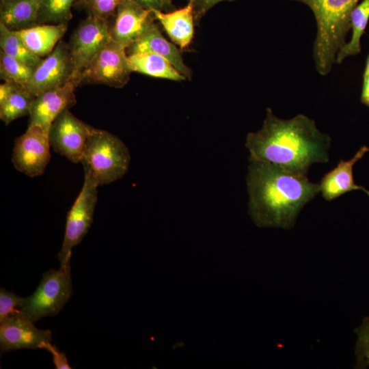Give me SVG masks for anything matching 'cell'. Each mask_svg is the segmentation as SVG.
<instances>
[{"label":"cell","instance_id":"30","mask_svg":"<svg viewBox=\"0 0 369 369\" xmlns=\"http://www.w3.org/2000/svg\"><path fill=\"white\" fill-rule=\"evenodd\" d=\"M193 5L195 22L198 24L206 13L215 5L221 1L235 0H191Z\"/></svg>","mask_w":369,"mask_h":369},{"label":"cell","instance_id":"28","mask_svg":"<svg viewBox=\"0 0 369 369\" xmlns=\"http://www.w3.org/2000/svg\"><path fill=\"white\" fill-rule=\"evenodd\" d=\"M23 298L5 288L0 289V321L9 315L18 312L19 307Z\"/></svg>","mask_w":369,"mask_h":369},{"label":"cell","instance_id":"1","mask_svg":"<svg viewBox=\"0 0 369 369\" xmlns=\"http://www.w3.org/2000/svg\"><path fill=\"white\" fill-rule=\"evenodd\" d=\"M331 139L317 128L314 120L299 114L289 120L266 109L262 128L247 134L249 161H263L307 174L314 163H327Z\"/></svg>","mask_w":369,"mask_h":369},{"label":"cell","instance_id":"23","mask_svg":"<svg viewBox=\"0 0 369 369\" xmlns=\"http://www.w3.org/2000/svg\"><path fill=\"white\" fill-rule=\"evenodd\" d=\"M0 46L6 55L36 68L42 58L32 53L23 40L14 33L0 23Z\"/></svg>","mask_w":369,"mask_h":369},{"label":"cell","instance_id":"4","mask_svg":"<svg viewBox=\"0 0 369 369\" xmlns=\"http://www.w3.org/2000/svg\"><path fill=\"white\" fill-rule=\"evenodd\" d=\"M129 150L115 135L92 128L87 139L81 163L98 186L121 178L130 164Z\"/></svg>","mask_w":369,"mask_h":369},{"label":"cell","instance_id":"19","mask_svg":"<svg viewBox=\"0 0 369 369\" xmlns=\"http://www.w3.org/2000/svg\"><path fill=\"white\" fill-rule=\"evenodd\" d=\"M42 0H0V23L11 31L38 25Z\"/></svg>","mask_w":369,"mask_h":369},{"label":"cell","instance_id":"22","mask_svg":"<svg viewBox=\"0 0 369 369\" xmlns=\"http://www.w3.org/2000/svg\"><path fill=\"white\" fill-rule=\"evenodd\" d=\"M35 97L26 87L14 84L9 94L0 101V118L6 124L29 114Z\"/></svg>","mask_w":369,"mask_h":369},{"label":"cell","instance_id":"15","mask_svg":"<svg viewBox=\"0 0 369 369\" xmlns=\"http://www.w3.org/2000/svg\"><path fill=\"white\" fill-rule=\"evenodd\" d=\"M126 49L129 55L144 52L158 54L167 59L187 79L191 78V70L184 63L180 51L163 37L154 21Z\"/></svg>","mask_w":369,"mask_h":369},{"label":"cell","instance_id":"10","mask_svg":"<svg viewBox=\"0 0 369 369\" xmlns=\"http://www.w3.org/2000/svg\"><path fill=\"white\" fill-rule=\"evenodd\" d=\"M92 128L66 109L59 113L50 127L51 147L72 163L81 162Z\"/></svg>","mask_w":369,"mask_h":369},{"label":"cell","instance_id":"26","mask_svg":"<svg viewBox=\"0 0 369 369\" xmlns=\"http://www.w3.org/2000/svg\"><path fill=\"white\" fill-rule=\"evenodd\" d=\"M123 0H77L74 6L83 10L87 16L108 19L115 15L117 8Z\"/></svg>","mask_w":369,"mask_h":369},{"label":"cell","instance_id":"25","mask_svg":"<svg viewBox=\"0 0 369 369\" xmlns=\"http://www.w3.org/2000/svg\"><path fill=\"white\" fill-rule=\"evenodd\" d=\"M34 68L0 51V77L4 81L26 87Z\"/></svg>","mask_w":369,"mask_h":369},{"label":"cell","instance_id":"24","mask_svg":"<svg viewBox=\"0 0 369 369\" xmlns=\"http://www.w3.org/2000/svg\"><path fill=\"white\" fill-rule=\"evenodd\" d=\"M76 1L42 0L38 24H68L72 18L71 9Z\"/></svg>","mask_w":369,"mask_h":369},{"label":"cell","instance_id":"20","mask_svg":"<svg viewBox=\"0 0 369 369\" xmlns=\"http://www.w3.org/2000/svg\"><path fill=\"white\" fill-rule=\"evenodd\" d=\"M128 60L132 72L173 81L187 79L167 59L156 53H133L128 55Z\"/></svg>","mask_w":369,"mask_h":369},{"label":"cell","instance_id":"6","mask_svg":"<svg viewBox=\"0 0 369 369\" xmlns=\"http://www.w3.org/2000/svg\"><path fill=\"white\" fill-rule=\"evenodd\" d=\"M84 172L82 189L68 213L64 238L57 256L63 269L70 268L72 249L82 241L93 221L98 186L85 167Z\"/></svg>","mask_w":369,"mask_h":369},{"label":"cell","instance_id":"12","mask_svg":"<svg viewBox=\"0 0 369 369\" xmlns=\"http://www.w3.org/2000/svg\"><path fill=\"white\" fill-rule=\"evenodd\" d=\"M51 331L36 328L20 310L0 321L1 353L23 348H40L44 342H51Z\"/></svg>","mask_w":369,"mask_h":369},{"label":"cell","instance_id":"17","mask_svg":"<svg viewBox=\"0 0 369 369\" xmlns=\"http://www.w3.org/2000/svg\"><path fill=\"white\" fill-rule=\"evenodd\" d=\"M171 40L180 49L187 47L193 37L194 15L191 0L184 7L165 12L152 10Z\"/></svg>","mask_w":369,"mask_h":369},{"label":"cell","instance_id":"33","mask_svg":"<svg viewBox=\"0 0 369 369\" xmlns=\"http://www.w3.org/2000/svg\"><path fill=\"white\" fill-rule=\"evenodd\" d=\"M364 71H366L368 72H369V55L367 57V59H366V67H365V70Z\"/></svg>","mask_w":369,"mask_h":369},{"label":"cell","instance_id":"5","mask_svg":"<svg viewBox=\"0 0 369 369\" xmlns=\"http://www.w3.org/2000/svg\"><path fill=\"white\" fill-rule=\"evenodd\" d=\"M70 268L45 272L35 292L23 298L19 310L32 322L57 314L72 293Z\"/></svg>","mask_w":369,"mask_h":369},{"label":"cell","instance_id":"2","mask_svg":"<svg viewBox=\"0 0 369 369\" xmlns=\"http://www.w3.org/2000/svg\"><path fill=\"white\" fill-rule=\"evenodd\" d=\"M307 174L263 161H249L247 176L249 213L261 228H293L302 208L319 192Z\"/></svg>","mask_w":369,"mask_h":369},{"label":"cell","instance_id":"8","mask_svg":"<svg viewBox=\"0 0 369 369\" xmlns=\"http://www.w3.org/2000/svg\"><path fill=\"white\" fill-rule=\"evenodd\" d=\"M126 48L112 40L81 73L79 85L103 84L120 88L130 79L131 70Z\"/></svg>","mask_w":369,"mask_h":369},{"label":"cell","instance_id":"7","mask_svg":"<svg viewBox=\"0 0 369 369\" xmlns=\"http://www.w3.org/2000/svg\"><path fill=\"white\" fill-rule=\"evenodd\" d=\"M112 40L107 19L87 16L81 21L68 46L74 68L72 79L78 85L81 73Z\"/></svg>","mask_w":369,"mask_h":369},{"label":"cell","instance_id":"3","mask_svg":"<svg viewBox=\"0 0 369 369\" xmlns=\"http://www.w3.org/2000/svg\"><path fill=\"white\" fill-rule=\"evenodd\" d=\"M306 5L316 24L313 59L319 74L325 76L336 64V55L346 43L350 15L361 0H291Z\"/></svg>","mask_w":369,"mask_h":369},{"label":"cell","instance_id":"21","mask_svg":"<svg viewBox=\"0 0 369 369\" xmlns=\"http://www.w3.org/2000/svg\"><path fill=\"white\" fill-rule=\"evenodd\" d=\"M368 20L369 0H361L350 15V30L352 31L351 39L338 52L336 64H341L346 57L361 52V38Z\"/></svg>","mask_w":369,"mask_h":369},{"label":"cell","instance_id":"35","mask_svg":"<svg viewBox=\"0 0 369 369\" xmlns=\"http://www.w3.org/2000/svg\"><path fill=\"white\" fill-rule=\"evenodd\" d=\"M362 191H364L367 194V195H368V197H369V191L367 190V189H366L364 187V189H363Z\"/></svg>","mask_w":369,"mask_h":369},{"label":"cell","instance_id":"34","mask_svg":"<svg viewBox=\"0 0 369 369\" xmlns=\"http://www.w3.org/2000/svg\"><path fill=\"white\" fill-rule=\"evenodd\" d=\"M165 3L171 8L175 9L174 5L172 4V0H164Z\"/></svg>","mask_w":369,"mask_h":369},{"label":"cell","instance_id":"29","mask_svg":"<svg viewBox=\"0 0 369 369\" xmlns=\"http://www.w3.org/2000/svg\"><path fill=\"white\" fill-rule=\"evenodd\" d=\"M40 348L48 351L53 356V361L56 369H70L66 354L61 352L58 348L51 344V342H44Z\"/></svg>","mask_w":369,"mask_h":369},{"label":"cell","instance_id":"18","mask_svg":"<svg viewBox=\"0 0 369 369\" xmlns=\"http://www.w3.org/2000/svg\"><path fill=\"white\" fill-rule=\"evenodd\" d=\"M67 27V23L44 24L13 31L32 53L42 58L53 51Z\"/></svg>","mask_w":369,"mask_h":369},{"label":"cell","instance_id":"14","mask_svg":"<svg viewBox=\"0 0 369 369\" xmlns=\"http://www.w3.org/2000/svg\"><path fill=\"white\" fill-rule=\"evenodd\" d=\"M115 16L111 36L113 41L126 49L156 19L152 10H146L132 0H123Z\"/></svg>","mask_w":369,"mask_h":369},{"label":"cell","instance_id":"11","mask_svg":"<svg viewBox=\"0 0 369 369\" xmlns=\"http://www.w3.org/2000/svg\"><path fill=\"white\" fill-rule=\"evenodd\" d=\"M74 68L68 46L59 41L53 51L34 68L26 87L36 97L41 93L73 80Z\"/></svg>","mask_w":369,"mask_h":369},{"label":"cell","instance_id":"27","mask_svg":"<svg viewBox=\"0 0 369 369\" xmlns=\"http://www.w3.org/2000/svg\"><path fill=\"white\" fill-rule=\"evenodd\" d=\"M357 340L355 346L356 368L369 367V317H365L355 329Z\"/></svg>","mask_w":369,"mask_h":369},{"label":"cell","instance_id":"32","mask_svg":"<svg viewBox=\"0 0 369 369\" xmlns=\"http://www.w3.org/2000/svg\"><path fill=\"white\" fill-rule=\"evenodd\" d=\"M361 101L369 107V72L364 71L363 85L361 94Z\"/></svg>","mask_w":369,"mask_h":369},{"label":"cell","instance_id":"9","mask_svg":"<svg viewBox=\"0 0 369 369\" xmlns=\"http://www.w3.org/2000/svg\"><path fill=\"white\" fill-rule=\"evenodd\" d=\"M49 131L29 125L14 141L12 161L14 167L29 177L42 175L50 161Z\"/></svg>","mask_w":369,"mask_h":369},{"label":"cell","instance_id":"31","mask_svg":"<svg viewBox=\"0 0 369 369\" xmlns=\"http://www.w3.org/2000/svg\"><path fill=\"white\" fill-rule=\"evenodd\" d=\"M144 8L149 10H159L165 12L175 9L169 6L164 0H132Z\"/></svg>","mask_w":369,"mask_h":369},{"label":"cell","instance_id":"16","mask_svg":"<svg viewBox=\"0 0 369 369\" xmlns=\"http://www.w3.org/2000/svg\"><path fill=\"white\" fill-rule=\"evenodd\" d=\"M368 152V146H361L350 160H340L334 168L323 176L319 186L325 200L330 202L346 193L363 190L364 187L354 181L353 168L356 162L362 159Z\"/></svg>","mask_w":369,"mask_h":369},{"label":"cell","instance_id":"13","mask_svg":"<svg viewBox=\"0 0 369 369\" xmlns=\"http://www.w3.org/2000/svg\"><path fill=\"white\" fill-rule=\"evenodd\" d=\"M77 86V83L71 80L35 97L29 114V125H39L49 131L59 113L75 104L74 89Z\"/></svg>","mask_w":369,"mask_h":369}]
</instances>
